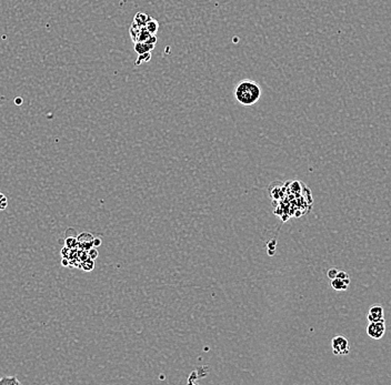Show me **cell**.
<instances>
[{"label": "cell", "mask_w": 391, "mask_h": 385, "mask_svg": "<svg viewBox=\"0 0 391 385\" xmlns=\"http://www.w3.org/2000/svg\"><path fill=\"white\" fill-rule=\"evenodd\" d=\"M369 322H376V321L385 320V311L380 304H373L369 309L368 315H367Z\"/></svg>", "instance_id": "cell-5"}, {"label": "cell", "mask_w": 391, "mask_h": 385, "mask_svg": "<svg viewBox=\"0 0 391 385\" xmlns=\"http://www.w3.org/2000/svg\"><path fill=\"white\" fill-rule=\"evenodd\" d=\"M87 253H88V257H89L90 259H93V260L97 259L98 256H99V253H98V251H97V248H95V247L90 248L89 250H88Z\"/></svg>", "instance_id": "cell-15"}, {"label": "cell", "mask_w": 391, "mask_h": 385, "mask_svg": "<svg viewBox=\"0 0 391 385\" xmlns=\"http://www.w3.org/2000/svg\"><path fill=\"white\" fill-rule=\"evenodd\" d=\"M331 348H332V352L334 355L345 356V355H348L350 352L349 341L342 335H338V336L333 337L332 341H331Z\"/></svg>", "instance_id": "cell-2"}, {"label": "cell", "mask_w": 391, "mask_h": 385, "mask_svg": "<svg viewBox=\"0 0 391 385\" xmlns=\"http://www.w3.org/2000/svg\"><path fill=\"white\" fill-rule=\"evenodd\" d=\"M8 203H9L8 198L5 196V194L0 192V211H1V210H5L8 206Z\"/></svg>", "instance_id": "cell-14"}, {"label": "cell", "mask_w": 391, "mask_h": 385, "mask_svg": "<svg viewBox=\"0 0 391 385\" xmlns=\"http://www.w3.org/2000/svg\"><path fill=\"white\" fill-rule=\"evenodd\" d=\"M101 245V239H99V238H94V247L95 248H98Z\"/></svg>", "instance_id": "cell-17"}, {"label": "cell", "mask_w": 391, "mask_h": 385, "mask_svg": "<svg viewBox=\"0 0 391 385\" xmlns=\"http://www.w3.org/2000/svg\"><path fill=\"white\" fill-rule=\"evenodd\" d=\"M6 385V384H21L20 381H19L16 376H11V378H1L0 379V385Z\"/></svg>", "instance_id": "cell-12"}, {"label": "cell", "mask_w": 391, "mask_h": 385, "mask_svg": "<svg viewBox=\"0 0 391 385\" xmlns=\"http://www.w3.org/2000/svg\"><path fill=\"white\" fill-rule=\"evenodd\" d=\"M65 247L69 249H77L78 248V240L75 237H67L65 240Z\"/></svg>", "instance_id": "cell-10"}, {"label": "cell", "mask_w": 391, "mask_h": 385, "mask_svg": "<svg viewBox=\"0 0 391 385\" xmlns=\"http://www.w3.org/2000/svg\"><path fill=\"white\" fill-rule=\"evenodd\" d=\"M150 59H151V53L139 55L138 60H137V62H136V66H139L141 62H148V61H150Z\"/></svg>", "instance_id": "cell-13"}, {"label": "cell", "mask_w": 391, "mask_h": 385, "mask_svg": "<svg viewBox=\"0 0 391 385\" xmlns=\"http://www.w3.org/2000/svg\"><path fill=\"white\" fill-rule=\"evenodd\" d=\"M235 97L242 106H253L261 97V87L251 79H245L237 85L235 89Z\"/></svg>", "instance_id": "cell-1"}, {"label": "cell", "mask_w": 391, "mask_h": 385, "mask_svg": "<svg viewBox=\"0 0 391 385\" xmlns=\"http://www.w3.org/2000/svg\"><path fill=\"white\" fill-rule=\"evenodd\" d=\"M386 333V323L385 320L376 321V322H369L367 327V334L373 340H381Z\"/></svg>", "instance_id": "cell-3"}, {"label": "cell", "mask_w": 391, "mask_h": 385, "mask_svg": "<svg viewBox=\"0 0 391 385\" xmlns=\"http://www.w3.org/2000/svg\"><path fill=\"white\" fill-rule=\"evenodd\" d=\"M145 28H146L147 30L149 31V33H150L151 35H155V36H156V34H157V31L159 30V22H158L157 20H156V19L151 18L150 16H149L148 20H147L146 25H145Z\"/></svg>", "instance_id": "cell-7"}, {"label": "cell", "mask_w": 391, "mask_h": 385, "mask_svg": "<svg viewBox=\"0 0 391 385\" xmlns=\"http://www.w3.org/2000/svg\"><path fill=\"white\" fill-rule=\"evenodd\" d=\"M77 240H78V248L79 249H82V250H86V251H88L90 248L94 247L93 234H90L88 232L80 233L77 237Z\"/></svg>", "instance_id": "cell-6"}, {"label": "cell", "mask_w": 391, "mask_h": 385, "mask_svg": "<svg viewBox=\"0 0 391 385\" xmlns=\"http://www.w3.org/2000/svg\"><path fill=\"white\" fill-rule=\"evenodd\" d=\"M330 281L331 288L333 290H336V291H345V290L348 289L350 284V276L346 271H340L339 270L337 276Z\"/></svg>", "instance_id": "cell-4"}, {"label": "cell", "mask_w": 391, "mask_h": 385, "mask_svg": "<svg viewBox=\"0 0 391 385\" xmlns=\"http://www.w3.org/2000/svg\"><path fill=\"white\" fill-rule=\"evenodd\" d=\"M80 268L83 270V271H86V272L93 271L94 268H95V260L90 259V257H87L86 260H83L81 262Z\"/></svg>", "instance_id": "cell-9"}, {"label": "cell", "mask_w": 391, "mask_h": 385, "mask_svg": "<svg viewBox=\"0 0 391 385\" xmlns=\"http://www.w3.org/2000/svg\"><path fill=\"white\" fill-rule=\"evenodd\" d=\"M148 18H149V16L147 15V14H145V13H138L137 15L135 16L134 22H135V23H137V25H139L140 27H145L147 20H148Z\"/></svg>", "instance_id": "cell-8"}, {"label": "cell", "mask_w": 391, "mask_h": 385, "mask_svg": "<svg viewBox=\"0 0 391 385\" xmlns=\"http://www.w3.org/2000/svg\"><path fill=\"white\" fill-rule=\"evenodd\" d=\"M338 272H339V270L336 269V268L329 269V270H328V273H327V275H328V277H329L330 280H332V279H334V277L337 276Z\"/></svg>", "instance_id": "cell-16"}, {"label": "cell", "mask_w": 391, "mask_h": 385, "mask_svg": "<svg viewBox=\"0 0 391 385\" xmlns=\"http://www.w3.org/2000/svg\"><path fill=\"white\" fill-rule=\"evenodd\" d=\"M141 28L142 27H140V26L137 25V23H135V22H133V25H131V27H130V36H131V38H133L134 41H136V39H137L138 35H139V33H140V30H141Z\"/></svg>", "instance_id": "cell-11"}]
</instances>
